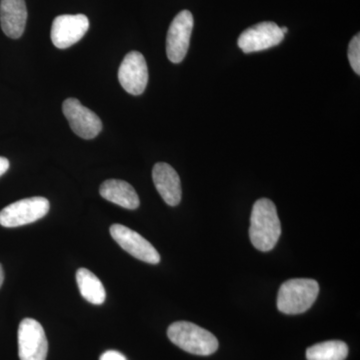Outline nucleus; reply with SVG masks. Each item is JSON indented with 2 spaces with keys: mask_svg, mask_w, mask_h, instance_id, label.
I'll return each instance as SVG.
<instances>
[{
  "mask_svg": "<svg viewBox=\"0 0 360 360\" xmlns=\"http://www.w3.org/2000/svg\"><path fill=\"white\" fill-rule=\"evenodd\" d=\"M281 224L276 206L267 198H260L255 203L250 217V238L257 250H274L281 238Z\"/></svg>",
  "mask_w": 360,
  "mask_h": 360,
  "instance_id": "obj_1",
  "label": "nucleus"
},
{
  "mask_svg": "<svg viewBox=\"0 0 360 360\" xmlns=\"http://www.w3.org/2000/svg\"><path fill=\"white\" fill-rule=\"evenodd\" d=\"M172 343L188 354L207 356L219 348V340L210 331L188 321H177L167 329Z\"/></svg>",
  "mask_w": 360,
  "mask_h": 360,
  "instance_id": "obj_2",
  "label": "nucleus"
},
{
  "mask_svg": "<svg viewBox=\"0 0 360 360\" xmlns=\"http://www.w3.org/2000/svg\"><path fill=\"white\" fill-rule=\"evenodd\" d=\"M319 292V285L314 279H290L279 288L277 309L284 314H303L312 307Z\"/></svg>",
  "mask_w": 360,
  "mask_h": 360,
  "instance_id": "obj_3",
  "label": "nucleus"
},
{
  "mask_svg": "<svg viewBox=\"0 0 360 360\" xmlns=\"http://www.w3.org/2000/svg\"><path fill=\"white\" fill-rule=\"evenodd\" d=\"M49 208V201L40 196L16 201L0 212V225L13 229L32 224L44 217Z\"/></svg>",
  "mask_w": 360,
  "mask_h": 360,
  "instance_id": "obj_4",
  "label": "nucleus"
},
{
  "mask_svg": "<svg viewBox=\"0 0 360 360\" xmlns=\"http://www.w3.org/2000/svg\"><path fill=\"white\" fill-rule=\"evenodd\" d=\"M18 355L20 360H46L49 342L39 321L25 319L18 328Z\"/></svg>",
  "mask_w": 360,
  "mask_h": 360,
  "instance_id": "obj_5",
  "label": "nucleus"
},
{
  "mask_svg": "<svg viewBox=\"0 0 360 360\" xmlns=\"http://www.w3.org/2000/svg\"><path fill=\"white\" fill-rule=\"evenodd\" d=\"M63 111L72 131L82 139H96L103 130L101 118L77 98L66 99L63 104Z\"/></svg>",
  "mask_w": 360,
  "mask_h": 360,
  "instance_id": "obj_6",
  "label": "nucleus"
},
{
  "mask_svg": "<svg viewBox=\"0 0 360 360\" xmlns=\"http://www.w3.org/2000/svg\"><path fill=\"white\" fill-rule=\"evenodd\" d=\"M193 13L180 11L168 30L167 37V58L172 63H180L186 58L193 30Z\"/></svg>",
  "mask_w": 360,
  "mask_h": 360,
  "instance_id": "obj_7",
  "label": "nucleus"
},
{
  "mask_svg": "<svg viewBox=\"0 0 360 360\" xmlns=\"http://www.w3.org/2000/svg\"><path fill=\"white\" fill-rule=\"evenodd\" d=\"M110 234L123 250L137 259L150 264H158L160 262V253L155 246L129 227L122 224L111 225Z\"/></svg>",
  "mask_w": 360,
  "mask_h": 360,
  "instance_id": "obj_8",
  "label": "nucleus"
},
{
  "mask_svg": "<svg viewBox=\"0 0 360 360\" xmlns=\"http://www.w3.org/2000/svg\"><path fill=\"white\" fill-rule=\"evenodd\" d=\"M284 39L281 28L271 21L257 23L241 33L238 46L245 53L265 51L281 44Z\"/></svg>",
  "mask_w": 360,
  "mask_h": 360,
  "instance_id": "obj_9",
  "label": "nucleus"
},
{
  "mask_svg": "<svg viewBox=\"0 0 360 360\" xmlns=\"http://www.w3.org/2000/svg\"><path fill=\"white\" fill-rule=\"evenodd\" d=\"M89 28V20L84 14H63L52 22L51 37L58 49H65L77 44Z\"/></svg>",
  "mask_w": 360,
  "mask_h": 360,
  "instance_id": "obj_10",
  "label": "nucleus"
},
{
  "mask_svg": "<svg viewBox=\"0 0 360 360\" xmlns=\"http://www.w3.org/2000/svg\"><path fill=\"white\" fill-rule=\"evenodd\" d=\"M118 80L125 91L132 96L143 94L148 82V68L141 52L131 51L125 56L118 70Z\"/></svg>",
  "mask_w": 360,
  "mask_h": 360,
  "instance_id": "obj_11",
  "label": "nucleus"
},
{
  "mask_svg": "<svg viewBox=\"0 0 360 360\" xmlns=\"http://www.w3.org/2000/svg\"><path fill=\"white\" fill-rule=\"evenodd\" d=\"M27 9L25 0L0 1V25L6 37L18 39L25 30Z\"/></svg>",
  "mask_w": 360,
  "mask_h": 360,
  "instance_id": "obj_12",
  "label": "nucleus"
},
{
  "mask_svg": "<svg viewBox=\"0 0 360 360\" xmlns=\"http://www.w3.org/2000/svg\"><path fill=\"white\" fill-rule=\"evenodd\" d=\"M153 179L158 193L168 205H179L181 200V184L174 167L165 162L156 163L153 170Z\"/></svg>",
  "mask_w": 360,
  "mask_h": 360,
  "instance_id": "obj_13",
  "label": "nucleus"
},
{
  "mask_svg": "<svg viewBox=\"0 0 360 360\" xmlns=\"http://www.w3.org/2000/svg\"><path fill=\"white\" fill-rule=\"evenodd\" d=\"M99 193L104 200L127 210H136L141 205L139 195L134 187L123 180H106L101 184Z\"/></svg>",
  "mask_w": 360,
  "mask_h": 360,
  "instance_id": "obj_14",
  "label": "nucleus"
},
{
  "mask_svg": "<svg viewBox=\"0 0 360 360\" xmlns=\"http://www.w3.org/2000/svg\"><path fill=\"white\" fill-rule=\"evenodd\" d=\"M77 283L80 295L92 304L101 305L105 302L106 292L101 279L86 269L77 272Z\"/></svg>",
  "mask_w": 360,
  "mask_h": 360,
  "instance_id": "obj_15",
  "label": "nucleus"
},
{
  "mask_svg": "<svg viewBox=\"0 0 360 360\" xmlns=\"http://www.w3.org/2000/svg\"><path fill=\"white\" fill-rule=\"evenodd\" d=\"M347 355V343L340 340L324 341L307 350V360H345Z\"/></svg>",
  "mask_w": 360,
  "mask_h": 360,
  "instance_id": "obj_16",
  "label": "nucleus"
},
{
  "mask_svg": "<svg viewBox=\"0 0 360 360\" xmlns=\"http://www.w3.org/2000/svg\"><path fill=\"white\" fill-rule=\"evenodd\" d=\"M348 59L352 70L357 75H360V35H355L348 46Z\"/></svg>",
  "mask_w": 360,
  "mask_h": 360,
  "instance_id": "obj_17",
  "label": "nucleus"
},
{
  "mask_svg": "<svg viewBox=\"0 0 360 360\" xmlns=\"http://www.w3.org/2000/svg\"><path fill=\"white\" fill-rule=\"evenodd\" d=\"M99 360H127V357L124 356L120 352H116V350H108L101 355Z\"/></svg>",
  "mask_w": 360,
  "mask_h": 360,
  "instance_id": "obj_18",
  "label": "nucleus"
},
{
  "mask_svg": "<svg viewBox=\"0 0 360 360\" xmlns=\"http://www.w3.org/2000/svg\"><path fill=\"white\" fill-rule=\"evenodd\" d=\"M9 168V161L6 158L0 156V176H2Z\"/></svg>",
  "mask_w": 360,
  "mask_h": 360,
  "instance_id": "obj_19",
  "label": "nucleus"
},
{
  "mask_svg": "<svg viewBox=\"0 0 360 360\" xmlns=\"http://www.w3.org/2000/svg\"><path fill=\"white\" fill-rule=\"evenodd\" d=\"M4 269H2L1 264H0V288H1L2 284H4Z\"/></svg>",
  "mask_w": 360,
  "mask_h": 360,
  "instance_id": "obj_20",
  "label": "nucleus"
},
{
  "mask_svg": "<svg viewBox=\"0 0 360 360\" xmlns=\"http://www.w3.org/2000/svg\"><path fill=\"white\" fill-rule=\"evenodd\" d=\"M281 32H283V34H285V33H288V27H281Z\"/></svg>",
  "mask_w": 360,
  "mask_h": 360,
  "instance_id": "obj_21",
  "label": "nucleus"
}]
</instances>
